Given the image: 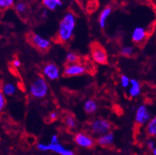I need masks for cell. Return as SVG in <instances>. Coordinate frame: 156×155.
Wrapping results in <instances>:
<instances>
[{
	"instance_id": "obj_22",
	"label": "cell",
	"mask_w": 156,
	"mask_h": 155,
	"mask_svg": "<svg viewBox=\"0 0 156 155\" xmlns=\"http://www.w3.org/2000/svg\"><path fill=\"white\" fill-rule=\"evenodd\" d=\"M79 59V55L75 54V52H68L66 55V60L67 62V64H73V63H78Z\"/></svg>"
},
{
	"instance_id": "obj_2",
	"label": "cell",
	"mask_w": 156,
	"mask_h": 155,
	"mask_svg": "<svg viewBox=\"0 0 156 155\" xmlns=\"http://www.w3.org/2000/svg\"><path fill=\"white\" fill-rule=\"evenodd\" d=\"M29 91L34 98H44L48 93V85L44 77L37 76L30 83Z\"/></svg>"
},
{
	"instance_id": "obj_3",
	"label": "cell",
	"mask_w": 156,
	"mask_h": 155,
	"mask_svg": "<svg viewBox=\"0 0 156 155\" xmlns=\"http://www.w3.org/2000/svg\"><path fill=\"white\" fill-rule=\"evenodd\" d=\"M112 125L109 120L102 119V118H97L94 119L90 123L89 129L94 136H102L111 131Z\"/></svg>"
},
{
	"instance_id": "obj_19",
	"label": "cell",
	"mask_w": 156,
	"mask_h": 155,
	"mask_svg": "<svg viewBox=\"0 0 156 155\" xmlns=\"http://www.w3.org/2000/svg\"><path fill=\"white\" fill-rule=\"evenodd\" d=\"M64 124L67 128L71 130H75L77 128L78 123L77 120L72 115H67L64 118Z\"/></svg>"
},
{
	"instance_id": "obj_24",
	"label": "cell",
	"mask_w": 156,
	"mask_h": 155,
	"mask_svg": "<svg viewBox=\"0 0 156 155\" xmlns=\"http://www.w3.org/2000/svg\"><path fill=\"white\" fill-rule=\"evenodd\" d=\"M14 0H0V9H7L14 6Z\"/></svg>"
},
{
	"instance_id": "obj_28",
	"label": "cell",
	"mask_w": 156,
	"mask_h": 155,
	"mask_svg": "<svg viewBox=\"0 0 156 155\" xmlns=\"http://www.w3.org/2000/svg\"><path fill=\"white\" fill-rule=\"evenodd\" d=\"M147 147L152 151L154 148L155 147V144H154V142L153 140H148V141L147 142Z\"/></svg>"
},
{
	"instance_id": "obj_12",
	"label": "cell",
	"mask_w": 156,
	"mask_h": 155,
	"mask_svg": "<svg viewBox=\"0 0 156 155\" xmlns=\"http://www.w3.org/2000/svg\"><path fill=\"white\" fill-rule=\"evenodd\" d=\"M147 36V30L144 28L138 26V27L135 28L134 30L133 31L132 40L135 43L140 44L146 40Z\"/></svg>"
},
{
	"instance_id": "obj_23",
	"label": "cell",
	"mask_w": 156,
	"mask_h": 155,
	"mask_svg": "<svg viewBox=\"0 0 156 155\" xmlns=\"http://www.w3.org/2000/svg\"><path fill=\"white\" fill-rule=\"evenodd\" d=\"M130 81L131 79H129V76H127L125 75H122L120 78V83H121V86L123 88H129V86H130Z\"/></svg>"
},
{
	"instance_id": "obj_31",
	"label": "cell",
	"mask_w": 156,
	"mask_h": 155,
	"mask_svg": "<svg viewBox=\"0 0 156 155\" xmlns=\"http://www.w3.org/2000/svg\"><path fill=\"white\" fill-rule=\"evenodd\" d=\"M152 153H153V155H156V146L154 148V150H152Z\"/></svg>"
},
{
	"instance_id": "obj_9",
	"label": "cell",
	"mask_w": 156,
	"mask_h": 155,
	"mask_svg": "<svg viewBox=\"0 0 156 155\" xmlns=\"http://www.w3.org/2000/svg\"><path fill=\"white\" fill-rule=\"evenodd\" d=\"M63 72L64 76H79V75H82L87 72V67H86V65L80 63L67 64V66L63 69Z\"/></svg>"
},
{
	"instance_id": "obj_25",
	"label": "cell",
	"mask_w": 156,
	"mask_h": 155,
	"mask_svg": "<svg viewBox=\"0 0 156 155\" xmlns=\"http://www.w3.org/2000/svg\"><path fill=\"white\" fill-rule=\"evenodd\" d=\"M6 104V96L2 93V90H0V112L4 109Z\"/></svg>"
},
{
	"instance_id": "obj_18",
	"label": "cell",
	"mask_w": 156,
	"mask_h": 155,
	"mask_svg": "<svg viewBox=\"0 0 156 155\" xmlns=\"http://www.w3.org/2000/svg\"><path fill=\"white\" fill-rule=\"evenodd\" d=\"M17 91L16 86L12 83H7L2 86V92L5 96H12Z\"/></svg>"
},
{
	"instance_id": "obj_1",
	"label": "cell",
	"mask_w": 156,
	"mask_h": 155,
	"mask_svg": "<svg viewBox=\"0 0 156 155\" xmlns=\"http://www.w3.org/2000/svg\"><path fill=\"white\" fill-rule=\"evenodd\" d=\"M76 25V18L72 12H67L63 15L59 24L57 37L60 42L66 43L72 38Z\"/></svg>"
},
{
	"instance_id": "obj_8",
	"label": "cell",
	"mask_w": 156,
	"mask_h": 155,
	"mask_svg": "<svg viewBox=\"0 0 156 155\" xmlns=\"http://www.w3.org/2000/svg\"><path fill=\"white\" fill-rule=\"evenodd\" d=\"M151 119L148 108L145 104H141L136 108L135 113V121L139 125H145Z\"/></svg>"
},
{
	"instance_id": "obj_15",
	"label": "cell",
	"mask_w": 156,
	"mask_h": 155,
	"mask_svg": "<svg viewBox=\"0 0 156 155\" xmlns=\"http://www.w3.org/2000/svg\"><path fill=\"white\" fill-rule=\"evenodd\" d=\"M98 105L97 101L94 99H87L84 103V111L88 114H94L97 112Z\"/></svg>"
},
{
	"instance_id": "obj_4",
	"label": "cell",
	"mask_w": 156,
	"mask_h": 155,
	"mask_svg": "<svg viewBox=\"0 0 156 155\" xmlns=\"http://www.w3.org/2000/svg\"><path fill=\"white\" fill-rule=\"evenodd\" d=\"M37 148L41 151H51L59 155H75V152L72 151L71 150L67 149V147H65L64 146H63L59 143L56 144H45L39 143L37 145Z\"/></svg>"
},
{
	"instance_id": "obj_26",
	"label": "cell",
	"mask_w": 156,
	"mask_h": 155,
	"mask_svg": "<svg viewBox=\"0 0 156 155\" xmlns=\"http://www.w3.org/2000/svg\"><path fill=\"white\" fill-rule=\"evenodd\" d=\"M50 143H59V137H58L57 135H52V136H51V139H50Z\"/></svg>"
},
{
	"instance_id": "obj_27",
	"label": "cell",
	"mask_w": 156,
	"mask_h": 155,
	"mask_svg": "<svg viewBox=\"0 0 156 155\" xmlns=\"http://www.w3.org/2000/svg\"><path fill=\"white\" fill-rule=\"evenodd\" d=\"M48 117H49V119L51 120V121H53V120H55L58 118L57 112H55V111H53V112H50Z\"/></svg>"
},
{
	"instance_id": "obj_16",
	"label": "cell",
	"mask_w": 156,
	"mask_h": 155,
	"mask_svg": "<svg viewBox=\"0 0 156 155\" xmlns=\"http://www.w3.org/2000/svg\"><path fill=\"white\" fill-rule=\"evenodd\" d=\"M42 4L48 10H55L58 6H61L63 2L60 0H43Z\"/></svg>"
},
{
	"instance_id": "obj_29",
	"label": "cell",
	"mask_w": 156,
	"mask_h": 155,
	"mask_svg": "<svg viewBox=\"0 0 156 155\" xmlns=\"http://www.w3.org/2000/svg\"><path fill=\"white\" fill-rule=\"evenodd\" d=\"M12 64H13V67H15V68H18V67H21L22 63H21V61H20L19 59H14V60L13 61Z\"/></svg>"
},
{
	"instance_id": "obj_14",
	"label": "cell",
	"mask_w": 156,
	"mask_h": 155,
	"mask_svg": "<svg viewBox=\"0 0 156 155\" xmlns=\"http://www.w3.org/2000/svg\"><path fill=\"white\" fill-rule=\"evenodd\" d=\"M112 13V8L110 6H106L101 11L98 17V25L101 29H104L106 26L107 19L109 18Z\"/></svg>"
},
{
	"instance_id": "obj_6",
	"label": "cell",
	"mask_w": 156,
	"mask_h": 155,
	"mask_svg": "<svg viewBox=\"0 0 156 155\" xmlns=\"http://www.w3.org/2000/svg\"><path fill=\"white\" fill-rule=\"evenodd\" d=\"M74 141L75 144L79 146V147L90 149L94 146L95 141L94 138L86 132H78L75 134L74 137Z\"/></svg>"
},
{
	"instance_id": "obj_13",
	"label": "cell",
	"mask_w": 156,
	"mask_h": 155,
	"mask_svg": "<svg viewBox=\"0 0 156 155\" xmlns=\"http://www.w3.org/2000/svg\"><path fill=\"white\" fill-rule=\"evenodd\" d=\"M129 96L131 97H136L141 93V85L138 80L133 79L130 81V86L128 90Z\"/></svg>"
},
{
	"instance_id": "obj_11",
	"label": "cell",
	"mask_w": 156,
	"mask_h": 155,
	"mask_svg": "<svg viewBox=\"0 0 156 155\" xmlns=\"http://www.w3.org/2000/svg\"><path fill=\"white\" fill-rule=\"evenodd\" d=\"M115 136L113 132H108L106 134H104L102 136H100L98 137L97 143L99 146L102 147H109L112 146L114 143Z\"/></svg>"
},
{
	"instance_id": "obj_21",
	"label": "cell",
	"mask_w": 156,
	"mask_h": 155,
	"mask_svg": "<svg viewBox=\"0 0 156 155\" xmlns=\"http://www.w3.org/2000/svg\"><path fill=\"white\" fill-rule=\"evenodd\" d=\"M121 54L124 56H127V57H129V56H132V55H134V52H135V50H134V48L132 47L130 45H125V46H123L122 48H121Z\"/></svg>"
},
{
	"instance_id": "obj_5",
	"label": "cell",
	"mask_w": 156,
	"mask_h": 155,
	"mask_svg": "<svg viewBox=\"0 0 156 155\" xmlns=\"http://www.w3.org/2000/svg\"><path fill=\"white\" fill-rule=\"evenodd\" d=\"M91 57L95 63L99 64H105L108 62L106 51L99 44H94L91 47Z\"/></svg>"
},
{
	"instance_id": "obj_7",
	"label": "cell",
	"mask_w": 156,
	"mask_h": 155,
	"mask_svg": "<svg viewBox=\"0 0 156 155\" xmlns=\"http://www.w3.org/2000/svg\"><path fill=\"white\" fill-rule=\"evenodd\" d=\"M30 43L40 51H47L51 46L49 39L44 37L38 33H33L30 36Z\"/></svg>"
},
{
	"instance_id": "obj_20",
	"label": "cell",
	"mask_w": 156,
	"mask_h": 155,
	"mask_svg": "<svg viewBox=\"0 0 156 155\" xmlns=\"http://www.w3.org/2000/svg\"><path fill=\"white\" fill-rule=\"evenodd\" d=\"M14 9L21 15L26 14L28 11V5L25 2H18L15 4Z\"/></svg>"
},
{
	"instance_id": "obj_10",
	"label": "cell",
	"mask_w": 156,
	"mask_h": 155,
	"mask_svg": "<svg viewBox=\"0 0 156 155\" xmlns=\"http://www.w3.org/2000/svg\"><path fill=\"white\" fill-rule=\"evenodd\" d=\"M42 73L44 76L51 81L58 79L60 75L59 68L57 65L54 63H46L42 68Z\"/></svg>"
},
{
	"instance_id": "obj_17",
	"label": "cell",
	"mask_w": 156,
	"mask_h": 155,
	"mask_svg": "<svg viewBox=\"0 0 156 155\" xmlns=\"http://www.w3.org/2000/svg\"><path fill=\"white\" fill-rule=\"evenodd\" d=\"M146 132L149 136H156V116L151 118L150 121L146 124Z\"/></svg>"
},
{
	"instance_id": "obj_30",
	"label": "cell",
	"mask_w": 156,
	"mask_h": 155,
	"mask_svg": "<svg viewBox=\"0 0 156 155\" xmlns=\"http://www.w3.org/2000/svg\"><path fill=\"white\" fill-rule=\"evenodd\" d=\"M42 16H43L44 18H45V17H47L48 16V10H44L43 11H42Z\"/></svg>"
}]
</instances>
